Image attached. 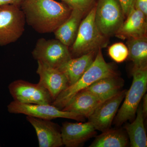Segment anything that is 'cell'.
<instances>
[{
    "label": "cell",
    "mask_w": 147,
    "mask_h": 147,
    "mask_svg": "<svg viewBox=\"0 0 147 147\" xmlns=\"http://www.w3.org/2000/svg\"><path fill=\"white\" fill-rule=\"evenodd\" d=\"M123 85V80L115 75L100 79L85 90L91 92L103 102L118 93Z\"/></svg>",
    "instance_id": "cell-18"
},
{
    "label": "cell",
    "mask_w": 147,
    "mask_h": 147,
    "mask_svg": "<svg viewBox=\"0 0 147 147\" xmlns=\"http://www.w3.org/2000/svg\"><path fill=\"white\" fill-rule=\"evenodd\" d=\"M108 53L113 61L121 63L128 58V49L127 45L122 42H117L108 48Z\"/></svg>",
    "instance_id": "cell-22"
},
{
    "label": "cell",
    "mask_w": 147,
    "mask_h": 147,
    "mask_svg": "<svg viewBox=\"0 0 147 147\" xmlns=\"http://www.w3.org/2000/svg\"><path fill=\"white\" fill-rule=\"evenodd\" d=\"M26 23L20 7L13 4L0 5V46L18 40L25 31Z\"/></svg>",
    "instance_id": "cell-5"
},
{
    "label": "cell",
    "mask_w": 147,
    "mask_h": 147,
    "mask_svg": "<svg viewBox=\"0 0 147 147\" xmlns=\"http://www.w3.org/2000/svg\"><path fill=\"white\" fill-rule=\"evenodd\" d=\"M27 120L35 130L39 147H59L63 146L61 129L51 120L27 116Z\"/></svg>",
    "instance_id": "cell-11"
},
{
    "label": "cell",
    "mask_w": 147,
    "mask_h": 147,
    "mask_svg": "<svg viewBox=\"0 0 147 147\" xmlns=\"http://www.w3.org/2000/svg\"><path fill=\"white\" fill-rule=\"evenodd\" d=\"M8 89L13 100L28 104H52L53 99L41 84L17 80L9 84Z\"/></svg>",
    "instance_id": "cell-9"
},
{
    "label": "cell",
    "mask_w": 147,
    "mask_h": 147,
    "mask_svg": "<svg viewBox=\"0 0 147 147\" xmlns=\"http://www.w3.org/2000/svg\"><path fill=\"white\" fill-rule=\"evenodd\" d=\"M115 36L125 40L147 36V16L134 7Z\"/></svg>",
    "instance_id": "cell-14"
},
{
    "label": "cell",
    "mask_w": 147,
    "mask_h": 147,
    "mask_svg": "<svg viewBox=\"0 0 147 147\" xmlns=\"http://www.w3.org/2000/svg\"><path fill=\"white\" fill-rule=\"evenodd\" d=\"M128 58L134 64L133 68L147 67V36L127 39Z\"/></svg>",
    "instance_id": "cell-20"
},
{
    "label": "cell",
    "mask_w": 147,
    "mask_h": 147,
    "mask_svg": "<svg viewBox=\"0 0 147 147\" xmlns=\"http://www.w3.org/2000/svg\"><path fill=\"white\" fill-rule=\"evenodd\" d=\"M37 63L36 73L39 76L38 83L47 90L54 100L68 86L67 79L58 69L40 61H37Z\"/></svg>",
    "instance_id": "cell-12"
},
{
    "label": "cell",
    "mask_w": 147,
    "mask_h": 147,
    "mask_svg": "<svg viewBox=\"0 0 147 147\" xmlns=\"http://www.w3.org/2000/svg\"><path fill=\"white\" fill-rule=\"evenodd\" d=\"M142 108L143 111L144 119L146 117L147 115V94H145L142 98Z\"/></svg>",
    "instance_id": "cell-27"
},
{
    "label": "cell",
    "mask_w": 147,
    "mask_h": 147,
    "mask_svg": "<svg viewBox=\"0 0 147 147\" xmlns=\"http://www.w3.org/2000/svg\"><path fill=\"white\" fill-rule=\"evenodd\" d=\"M33 57L54 68L58 69L71 57L69 47L57 39L38 40L32 53Z\"/></svg>",
    "instance_id": "cell-7"
},
{
    "label": "cell",
    "mask_w": 147,
    "mask_h": 147,
    "mask_svg": "<svg viewBox=\"0 0 147 147\" xmlns=\"http://www.w3.org/2000/svg\"><path fill=\"white\" fill-rule=\"evenodd\" d=\"M96 129L90 122L71 123L65 122L61 128L63 145L67 147L81 146L96 134Z\"/></svg>",
    "instance_id": "cell-13"
},
{
    "label": "cell",
    "mask_w": 147,
    "mask_h": 147,
    "mask_svg": "<svg viewBox=\"0 0 147 147\" xmlns=\"http://www.w3.org/2000/svg\"><path fill=\"white\" fill-rule=\"evenodd\" d=\"M97 51L72 58L58 69L65 75L68 86L77 82L86 71L94 60Z\"/></svg>",
    "instance_id": "cell-16"
},
{
    "label": "cell",
    "mask_w": 147,
    "mask_h": 147,
    "mask_svg": "<svg viewBox=\"0 0 147 147\" xmlns=\"http://www.w3.org/2000/svg\"><path fill=\"white\" fill-rule=\"evenodd\" d=\"M11 114H24L34 117L51 120L58 118L71 119L83 121L85 117L76 113L63 111L52 104H28L13 100L7 106Z\"/></svg>",
    "instance_id": "cell-8"
},
{
    "label": "cell",
    "mask_w": 147,
    "mask_h": 147,
    "mask_svg": "<svg viewBox=\"0 0 147 147\" xmlns=\"http://www.w3.org/2000/svg\"><path fill=\"white\" fill-rule=\"evenodd\" d=\"M1 145H0V147H1Z\"/></svg>",
    "instance_id": "cell-28"
},
{
    "label": "cell",
    "mask_w": 147,
    "mask_h": 147,
    "mask_svg": "<svg viewBox=\"0 0 147 147\" xmlns=\"http://www.w3.org/2000/svg\"><path fill=\"white\" fill-rule=\"evenodd\" d=\"M134 7L147 17V0H134Z\"/></svg>",
    "instance_id": "cell-25"
},
{
    "label": "cell",
    "mask_w": 147,
    "mask_h": 147,
    "mask_svg": "<svg viewBox=\"0 0 147 147\" xmlns=\"http://www.w3.org/2000/svg\"><path fill=\"white\" fill-rule=\"evenodd\" d=\"M125 18L119 0H98L96 5V24L106 37L115 34Z\"/></svg>",
    "instance_id": "cell-6"
},
{
    "label": "cell",
    "mask_w": 147,
    "mask_h": 147,
    "mask_svg": "<svg viewBox=\"0 0 147 147\" xmlns=\"http://www.w3.org/2000/svg\"><path fill=\"white\" fill-rule=\"evenodd\" d=\"M24 0H0V5L6 4H13L20 7Z\"/></svg>",
    "instance_id": "cell-26"
},
{
    "label": "cell",
    "mask_w": 147,
    "mask_h": 147,
    "mask_svg": "<svg viewBox=\"0 0 147 147\" xmlns=\"http://www.w3.org/2000/svg\"><path fill=\"white\" fill-rule=\"evenodd\" d=\"M128 143L127 137L121 130L109 129L96 137L89 147H125Z\"/></svg>",
    "instance_id": "cell-21"
},
{
    "label": "cell",
    "mask_w": 147,
    "mask_h": 147,
    "mask_svg": "<svg viewBox=\"0 0 147 147\" xmlns=\"http://www.w3.org/2000/svg\"><path fill=\"white\" fill-rule=\"evenodd\" d=\"M115 75H117L113 66L105 61L101 49H99L92 63L82 77L63 91L52 105L62 110L79 92L100 79Z\"/></svg>",
    "instance_id": "cell-2"
},
{
    "label": "cell",
    "mask_w": 147,
    "mask_h": 147,
    "mask_svg": "<svg viewBox=\"0 0 147 147\" xmlns=\"http://www.w3.org/2000/svg\"><path fill=\"white\" fill-rule=\"evenodd\" d=\"M84 14L81 11L72 9L69 17L54 32L55 38L68 47L71 46L76 38Z\"/></svg>",
    "instance_id": "cell-17"
},
{
    "label": "cell",
    "mask_w": 147,
    "mask_h": 147,
    "mask_svg": "<svg viewBox=\"0 0 147 147\" xmlns=\"http://www.w3.org/2000/svg\"><path fill=\"white\" fill-rule=\"evenodd\" d=\"M20 8L26 22L40 34L54 32L72 10L64 3L55 0H24Z\"/></svg>",
    "instance_id": "cell-1"
},
{
    "label": "cell",
    "mask_w": 147,
    "mask_h": 147,
    "mask_svg": "<svg viewBox=\"0 0 147 147\" xmlns=\"http://www.w3.org/2000/svg\"><path fill=\"white\" fill-rule=\"evenodd\" d=\"M96 5H94L82 21L75 40L71 45V55L74 58L97 51L107 46L108 38L98 29L95 21Z\"/></svg>",
    "instance_id": "cell-3"
},
{
    "label": "cell",
    "mask_w": 147,
    "mask_h": 147,
    "mask_svg": "<svg viewBox=\"0 0 147 147\" xmlns=\"http://www.w3.org/2000/svg\"><path fill=\"white\" fill-rule=\"evenodd\" d=\"M71 9L81 11L84 13L93 6L96 0H61Z\"/></svg>",
    "instance_id": "cell-23"
},
{
    "label": "cell",
    "mask_w": 147,
    "mask_h": 147,
    "mask_svg": "<svg viewBox=\"0 0 147 147\" xmlns=\"http://www.w3.org/2000/svg\"><path fill=\"white\" fill-rule=\"evenodd\" d=\"M132 84L115 119L117 126L135 117L137 108L147 89V67L133 68Z\"/></svg>",
    "instance_id": "cell-4"
},
{
    "label": "cell",
    "mask_w": 147,
    "mask_h": 147,
    "mask_svg": "<svg viewBox=\"0 0 147 147\" xmlns=\"http://www.w3.org/2000/svg\"><path fill=\"white\" fill-rule=\"evenodd\" d=\"M137 117L133 122L127 123L125 127L131 147H146L147 137L144 125V115L140 103L137 111Z\"/></svg>",
    "instance_id": "cell-19"
},
{
    "label": "cell",
    "mask_w": 147,
    "mask_h": 147,
    "mask_svg": "<svg viewBox=\"0 0 147 147\" xmlns=\"http://www.w3.org/2000/svg\"><path fill=\"white\" fill-rule=\"evenodd\" d=\"M127 91L121 90L115 95L103 101L88 118V121L93 124L96 130L103 132L110 129Z\"/></svg>",
    "instance_id": "cell-10"
},
{
    "label": "cell",
    "mask_w": 147,
    "mask_h": 147,
    "mask_svg": "<svg viewBox=\"0 0 147 147\" xmlns=\"http://www.w3.org/2000/svg\"><path fill=\"white\" fill-rule=\"evenodd\" d=\"M102 102L91 92L84 90L75 95L62 110L88 118Z\"/></svg>",
    "instance_id": "cell-15"
},
{
    "label": "cell",
    "mask_w": 147,
    "mask_h": 147,
    "mask_svg": "<svg viewBox=\"0 0 147 147\" xmlns=\"http://www.w3.org/2000/svg\"><path fill=\"white\" fill-rule=\"evenodd\" d=\"M125 18L134 7V0H119Z\"/></svg>",
    "instance_id": "cell-24"
}]
</instances>
